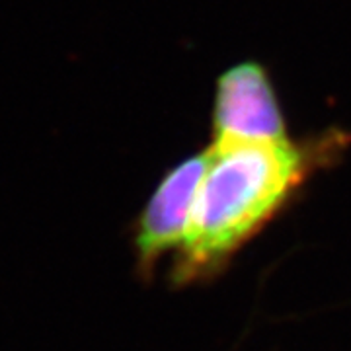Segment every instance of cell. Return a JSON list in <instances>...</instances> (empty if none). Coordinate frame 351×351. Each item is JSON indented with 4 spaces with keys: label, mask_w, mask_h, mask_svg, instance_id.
Instances as JSON below:
<instances>
[{
    "label": "cell",
    "mask_w": 351,
    "mask_h": 351,
    "mask_svg": "<svg viewBox=\"0 0 351 351\" xmlns=\"http://www.w3.org/2000/svg\"><path fill=\"white\" fill-rule=\"evenodd\" d=\"M287 137V119L267 66L254 59L228 66L215 86L211 143Z\"/></svg>",
    "instance_id": "cell-2"
},
{
    "label": "cell",
    "mask_w": 351,
    "mask_h": 351,
    "mask_svg": "<svg viewBox=\"0 0 351 351\" xmlns=\"http://www.w3.org/2000/svg\"><path fill=\"white\" fill-rule=\"evenodd\" d=\"M209 158L211 151L207 145L180 160L158 182L145 211L138 217L135 237L138 267L143 274H151L154 263L168 252L182 248Z\"/></svg>",
    "instance_id": "cell-3"
},
{
    "label": "cell",
    "mask_w": 351,
    "mask_h": 351,
    "mask_svg": "<svg viewBox=\"0 0 351 351\" xmlns=\"http://www.w3.org/2000/svg\"><path fill=\"white\" fill-rule=\"evenodd\" d=\"M350 145L338 127L302 138L211 143L188 237L176 252V285L217 276Z\"/></svg>",
    "instance_id": "cell-1"
}]
</instances>
